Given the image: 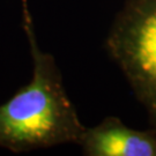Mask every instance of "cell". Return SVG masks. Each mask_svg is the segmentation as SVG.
<instances>
[{
    "label": "cell",
    "mask_w": 156,
    "mask_h": 156,
    "mask_svg": "<svg viewBox=\"0 0 156 156\" xmlns=\"http://www.w3.org/2000/svg\"><path fill=\"white\" fill-rule=\"evenodd\" d=\"M26 4L23 0V27L33 58V75L29 83L0 104V147L26 153L79 145L86 126L65 90L55 58L37 43Z\"/></svg>",
    "instance_id": "obj_1"
},
{
    "label": "cell",
    "mask_w": 156,
    "mask_h": 156,
    "mask_svg": "<svg viewBox=\"0 0 156 156\" xmlns=\"http://www.w3.org/2000/svg\"><path fill=\"white\" fill-rule=\"evenodd\" d=\"M105 49L156 129V0H126L109 30Z\"/></svg>",
    "instance_id": "obj_2"
},
{
    "label": "cell",
    "mask_w": 156,
    "mask_h": 156,
    "mask_svg": "<svg viewBox=\"0 0 156 156\" xmlns=\"http://www.w3.org/2000/svg\"><path fill=\"white\" fill-rule=\"evenodd\" d=\"M79 146L86 156H156V129H134L111 116L84 128Z\"/></svg>",
    "instance_id": "obj_3"
}]
</instances>
